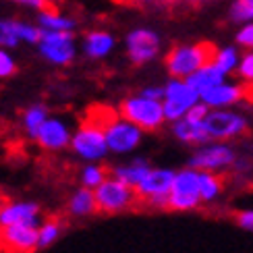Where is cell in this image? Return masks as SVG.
<instances>
[{"instance_id": "obj_6", "label": "cell", "mask_w": 253, "mask_h": 253, "mask_svg": "<svg viewBox=\"0 0 253 253\" xmlns=\"http://www.w3.org/2000/svg\"><path fill=\"white\" fill-rule=\"evenodd\" d=\"M176 170L172 168H154L143 176V181L135 187L139 202L147 204L150 208H168V195H170V187L174 181Z\"/></svg>"}, {"instance_id": "obj_29", "label": "cell", "mask_w": 253, "mask_h": 253, "mask_svg": "<svg viewBox=\"0 0 253 253\" xmlns=\"http://www.w3.org/2000/svg\"><path fill=\"white\" fill-rule=\"evenodd\" d=\"M17 36V21L0 19V48H15L19 44Z\"/></svg>"}, {"instance_id": "obj_4", "label": "cell", "mask_w": 253, "mask_h": 253, "mask_svg": "<svg viewBox=\"0 0 253 253\" xmlns=\"http://www.w3.org/2000/svg\"><path fill=\"white\" fill-rule=\"evenodd\" d=\"M202 202V191H199V170L187 166L176 170L174 181L168 195V210L174 212H191L199 208Z\"/></svg>"}, {"instance_id": "obj_26", "label": "cell", "mask_w": 253, "mask_h": 253, "mask_svg": "<svg viewBox=\"0 0 253 253\" xmlns=\"http://www.w3.org/2000/svg\"><path fill=\"white\" fill-rule=\"evenodd\" d=\"M62 235V224L58 220H44L40 226H38V245L40 249H48L50 245H54L56 241Z\"/></svg>"}, {"instance_id": "obj_35", "label": "cell", "mask_w": 253, "mask_h": 253, "mask_svg": "<svg viewBox=\"0 0 253 253\" xmlns=\"http://www.w3.org/2000/svg\"><path fill=\"white\" fill-rule=\"evenodd\" d=\"M237 44L245 46V48H253V23H247L237 34Z\"/></svg>"}, {"instance_id": "obj_22", "label": "cell", "mask_w": 253, "mask_h": 253, "mask_svg": "<svg viewBox=\"0 0 253 253\" xmlns=\"http://www.w3.org/2000/svg\"><path fill=\"white\" fill-rule=\"evenodd\" d=\"M199 191H202V202L204 204L216 202L224 191V178L220 176V172L199 170Z\"/></svg>"}, {"instance_id": "obj_21", "label": "cell", "mask_w": 253, "mask_h": 253, "mask_svg": "<svg viewBox=\"0 0 253 253\" xmlns=\"http://www.w3.org/2000/svg\"><path fill=\"white\" fill-rule=\"evenodd\" d=\"M114 48V38L108 31H89L83 42V50L89 58H104Z\"/></svg>"}, {"instance_id": "obj_19", "label": "cell", "mask_w": 253, "mask_h": 253, "mask_svg": "<svg viewBox=\"0 0 253 253\" xmlns=\"http://www.w3.org/2000/svg\"><path fill=\"white\" fill-rule=\"evenodd\" d=\"M67 210H69V214H71L73 218H87V216H91V214H96V212H98L96 191L81 185V189H77V191L69 197Z\"/></svg>"}, {"instance_id": "obj_13", "label": "cell", "mask_w": 253, "mask_h": 253, "mask_svg": "<svg viewBox=\"0 0 253 253\" xmlns=\"http://www.w3.org/2000/svg\"><path fill=\"white\" fill-rule=\"evenodd\" d=\"M202 100L210 108H228L243 100H253V83H218L202 93Z\"/></svg>"}, {"instance_id": "obj_28", "label": "cell", "mask_w": 253, "mask_h": 253, "mask_svg": "<svg viewBox=\"0 0 253 253\" xmlns=\"http://www.w3.org/2000/svg\"><path fill=\"white\" fill-rule=\"evenodd\" d=\"M228 17L233 23H249V21H253V0H235L230 4Z\"/></svg>"}, {"instance_id": "obj_17", "label": "cell", "mask_w": 253, "mask_h": 253, "mask_svg": "<svg viewBox=\"0 0 253 253\" xmlns=\"http://www.w3.org/2000/svg\"><path fill=\"white\" fill-rule=\"evenodd\" d=\"M170 131H172V135L176 137L178 141L187 143V145H204V143L214 141L212 135L208 133L204 123H191V121H187L185 117L174 121L172 126H170Z\"/></svg>"}, {"instance_id": "obj_5", "label": "cell", "mask_w": 253, "mask_h": 253, "mask_svg": "<svg viewBox=\"0 0 253 253\" xmlns=\"http://www.w3.org/2000/svg\"><path fill=\"white\" fill-rule=\"evenodd\" d=\"M96 191V202H98V212L102 214H121L125 210L133 208L137 202V191L126 183L119 181L117 176H108Z\"/></svg>"}, {"instance_id": "obj_3", "label": "cell", "mask_w": 253, "mask_h": 253, "mask_svg": "<svg viewBox=\"0 0 253 253\" xmlns=\"http://www.w3.org/2000/svg\"><path fill=\"white\" fill-rule=\"evenodd\" d=\"M119 114L123 119L135 123L137 126H141L145 133L158 131L166 123L164 104L160 100L145 98V96H141V93L125 98L121 102V106H119Z\"/></svg>"}, {"instance_id": "obj_40", "label": "cell", "mask_w": 253, "mask_h": 253, "mask_svg": "<svg viewBox=\"0 0 253 253\" xmlns=\"http://www.w3.org/2000/svg\"><path fill=\"white\" fill-rule=\"evenodd\" d=\"M114 2H131V0H114Z\"/></svg>"}, {"instance_id": "obj_36", "label": "cell", "mask_w": 253, "mask_h": 253, "mask_svg": "<svg viewBox=\"0 0 253 253\" xmlns=\"http://www.w3.org/2000/svg\"><path fill=\"white\" fill-rule=\"evenodd\" d=\"M141 96H145V98H152V100H164V93H166V89H164V85L160 87V85H147V87H143L141 91Z\"/></svg>"}, {"instance_id": "obj_15", "label": "cell", "mask_w": 253, "mask_h": 253, "mask_svg": "<svg viewBox=\"0 0 253 253\" xmlns=\"http://www.w3.org/2000/svg\"><path fill=\"white\" fill-rule=\"evenodd\" d=\"M71 139H73V133L69 129V125L62 123L60 119L48 117L46 123L40 126L34 141L44 152H62L71 145Z\"/></svg>"}, {"instance_id": "obj_16", "label": "cell", "mask_w": 253, "mask_h": 253, "mask_svg": "<svg viewBox=\"0 0 253 253\" xmlns=\"http://www.w3.org/2000/svg\"><path fill=\"white\" fill-rule=\"evenodd\" d=\"M34 224L40 226V206L36 202H13L0 208V226Z\"/></svg>"}, {"instance_id": "obj_7", "label": "cell", "mask_w": 253, "mask_h": 253, "mask_svg": "<svg viewBox=\"0 0 253 253\" xmlns=\"http://www.w3.org/2000/svg\"><path fill=\"white\" fill-rule=\"evenodd\" d=\"M166 93H164V114H166V123H174L178 119H183L187 110L202 100L199 91L193 89L191 85L187 83V79H178L172 77L170 81L164 85Z\"/></svg>"}, {"instance_id": "obj_1", "label": "cell", "mask_w": 253, "mask_h": 253, "mask_svg": "<svg viewBox=\"0 0 253 253\" xmlns=\"http://www.w3.org/2000/svg\"><path fill=\"white\" fill-rule=\"evenodd\" d=\"M218 50L220 48H216V44H212V42H197V44L174 46L164 58L166 71L170 73V77L187 79L197 69L212 65Z\"/></svg>"}, {"instance_id": "obj_20", "label": "cell", "mask_w": 253, "mask_h": 253, "mask_svg": "<svg viewBox=\"0 0 253 253\" xmlns=\"http://www.w3.org/2000/svg\"><path fill=\"white\" fill-rule=\"evenodd\" d=\"M222 81H226V75L214 65V62L212 65H206L202 69H197L195 73H191V75L187 77V83L193 89L199 91V96H202L206 89L214 87V85H218V83H222Z\"/></svg>"}, {"instance_id": "obj_23", "label": "cell", "mask_w": 253, "mask_h": 253, "mask_svg": "<svg viewBox=\"0 0 253 253\" xmlns=\"http://www.w3.org/2000/svg\"><path fill=\"white\" fill-rule=\"evenodd\" d=\"M48 119V108L44 104H34V106H29L23 117H21V125H23V131L31 137V139H36V135L40 131V126L46 123Z\"/></svg>"}, {"instance_id": "obj_9", "label": "cell", "mask_w": 253, "mask_h": 253, "mask_svg": "<svg viewBox=\"0 0 253 253\" xmlns=\"http://www.w3.org/2000/svg\"><path fill=\"white\" fill-rule=\"evenodd\" d=\"M235 162H237V152L228 143L210 141L197 147L193 156L189 158L187 166L195 168V170L220 172V170H226V168L235 166Z\"/></svg>"}, {"instance_id": "obj_37", "label": "cell", "mask_w": 253, "mask_h": 253, "mask_svg": "<svg viewBox=\"0 0 253 253\" xmlns=\"http://www.w3.org/2000/svg\"><path fill=\"white\" fill-rule=\"evenodd\" d=\"M15 2H19V4H27V6L38 8V10H48V8H52L50 0H15Z\"/></svg>"}, {"instance_id": "obj_14", "label": "cell", "mask_w": 253, "mask_h": 253, "mask_svg": "<svg viewBox=\"0 0 253 253\" xmlns=\"http://www.w3.org/2000/svg\"><path fill=\"white\" fill-rule=\"evenodd\" d=\"M0 245L10 253H34L38 245V226L34 224H10L0 226Z\"/></svg>"}, {"instance_id": "obj_8", "label": "cell", "mask_w": 253, "mask_h": 253, "mask_svg": "<svg viewBox=\"0 0 253 253\" xmlns=\"http://www.w3.org/2000/svg\"><path fill=\"white\" fill-rule=\"evenodd\" d=\"M40 54L56 67H67L75 60L77 48L73 31H50L42 29V40L38 44Z\"/></svg>"}, {"instance_id": "obj_30", "label": "cell", "mask_w": 253, "mask_h": 253, "mask_svg": "<svg viewBox=\"0 0 253 253\" xmlns=\"http://www.w3.org/2000/svg\"><path fill=\"white\" fill-rule=\"evenodd\" d=\"M17 36L21 42H27V44H40L42 40V27L23 23V21H17Z\"/></svg>"}, {"instance_id": "obj_32", "label": "cell", "mask_w": 253, "mask_h": 253, "mask_svg": "<svg viewBox=\"0 0 253 253\" xmlns=\"http://www.w3.org/2000/svg\"><path fill=\"white\" fill-rule=\"evenodd\" d=\"M210 110H212V108H210L204 100H199L197 104H193V106L187 110L185 119H187V121H191V123H204V121H206V117L210 114Z\"/></svg>"}, {"instance_id": "obj_11", "label": "cell", "mask_w": 253, "mask_h": 253, "mask_svg": "<svg viewBox=\"0 0 253 253\" xmlns=\"http://www.w3.org/2000/svg\"><path fill=\"white\" fill-rule=\"evenodd\" d=\"M204 125L214 141L216 139H224V141L235 139V137H241L249 131L247 119L233 110H226V108H212L206 117Z\"/></svg>"}, {"instance_id": "obj_10", "label": "cell", "mask_w": 253, "mask_h": 253, "mask_svg": "<svg viewBox=\"0 0 253 253\" xmlns=\"http://www.w3.org/2000/svg\"><path fill=\"white\" fill-rule=\"evenodd\" d=\"M143 129L137 126L135 123L123 119L121 114L114 117L108 125H106V141H108V150L110 154L117 156H125L135 152L137 147L141 145L143 139Z\"/></svg>"}, {"instance_id": "obj_31", "label": "cell", "mask_w": 253, "mask_h": 253, "mask_svg": "<svg viewBox=\"0 0 253 253\" xmlns=\"http://www.w3.org/2000/svg\"><path fill=\"white\" fill-rule=\"evenodd\" d=\"M17 73V62L6 48H0V79H8Z\"/></svg>"}, {"instance_id": "obj_25", "label": "cell", "mask_w": 253, "mask_h": 253, "mask_svg": "<svg viewBox=\"0 0 253 253\" xmlns=\"http://www.w3.org/2000/svg\"><path fill=\"white\" fill-rule=\"evenodd\" d=\"M108 176L110 172L100 162H87L81 168V185L87 189H98Z\"/></svg>"}, {"instance_id": "obj_2", "label": "cell", "mask_w": 253, "mask_h": 253, "mask_svg": "<svg viewBox=\"0 0 253 253\" xmlns=\"http://www.w3.org/2000/svg\"><path fill=\"white\" fill-rule=\"evenodd\" d=\"M69 147L83 162H102L110 154L108 141H106V126L89 117L73 133Z\"/></svg>"}, {"instance_id": "obj_39", "label": "cell", "mask_w": 253, "mask_h": 253, "mask_svg": "<svg viewBox=\"0 0 253 253\" xmlns=\"http://www.w3.org/2000/svg\"><path fill=\"white\" fill-rule=\"evenodd\" d=\"M189 4H202V2H208V0H187Z\"/></svg>"}, {"instance_id": "obj_34", "label": "cell", "mask_w": 253, "mask_h": 253, "mask_svg": "<svg viewBox=\"0 0 253 253\" xmlns=\"http://www.w3.org/2000/svg\"><path fill=\"white\" fill-rule=\"evenodd\" d=\"M235 222L243 230L253 233V210H241V212H237L235 214Z\"/></svg>"}, {"instance_id": "obj_38", "label": "cell", "mask_w": 253, "mask_h": 253, "mask_svg": "<svg viewBox=\"0 0 253 253\" xmlns=\"http://www.w3.org/2000/svg\"><path fill=\"white\" fill-rule=\"evenodd\" d=\"M135 4H152V2H160V4H172L176 0H131Z\"/></svg>"}, {"instance_id": "obj_18", "label": "cell", "mask_w": 253, "mask_h": 253, "mask_svg": "<svg viewBox=\"0 0 253 253\" xmlns=\"http://www.w3.org/2000/svg\"><path fill=\"white\" fill-rule=\"evenodd\" d=\"M152 170V164L145 160V158H135V160L131 162H126V164H119V166H114L110 174L112 176H117L119 181L126 183L129 187H137L141 181H143V176Z\"/></svg>"}, {"instance_id": "obj_12", "label": "cell", "mask_w": 253, "mask_h": 253, "mask_svg": "<svg viewBox=\"0 0 253 253\" xmlns=\"http://www.w3.org/2000/svg\"><path fill=\"white\" fill-rule=\"evenodd\" d=\"M160 52V36L147 27H137L126 36V56L133 65L141 67L158 56Z\"/></svg>"}, {"instance_id": "obj_33", "label": "cell", "mask_w": 253, "mask_h": 253, "mask_svg": "<svg viewBox=\"0 0 253 253\" xmlns=\"http://www.w3.org/2000/svg\"><path fill=\"white\" fill-rule=\"evenodd\" d=\"M237 75L247 83H253V52L243 54V58H241L239 67H237Z\"/></svg>"}, {"instance_id": "obj_27", "label": "cell", "mask_w": 253, "mask_h": 253, "mask_svg": "<svg viewBox=\"0 0 253 253\" xmlns=\"http://www.w3.org/2000/svg\"><path fill=\"white\" fill-rule=\"evenodd\" d=\"M239 52H237V48H233V46H228V48H220L218 50V54H216V58H214V65L224 73V75H230L233 71H237V67H239Z\"/></svg>"}, {"instance_id": "obj_24", "label": "cell", "mask_w": 253, "mask_h": 253, "mask_svg": "<svg viewBox=\"0 0 253 253\" xmlns=\"http://www.w3.org/2000/svg\"><path fill=\"white\" fill-rule=\"evenodd\" d=\"M38 23H40L42 29H50V31H73L75 29V21L58 15L56 10H52V8L40 10Z\"/></svg>"}]
</instances>
